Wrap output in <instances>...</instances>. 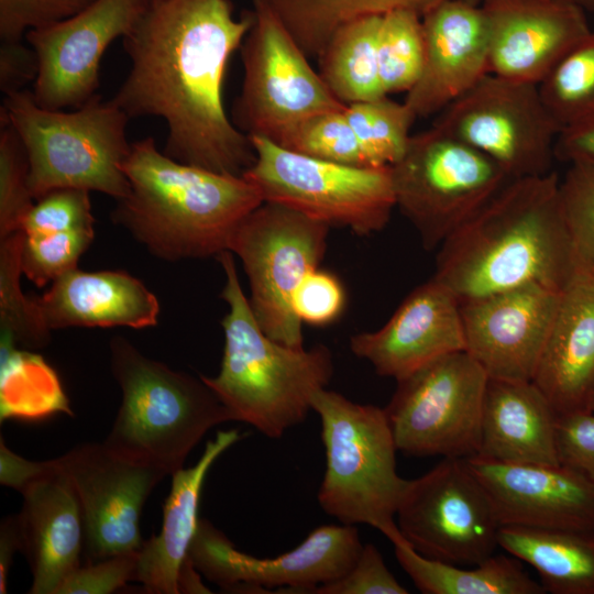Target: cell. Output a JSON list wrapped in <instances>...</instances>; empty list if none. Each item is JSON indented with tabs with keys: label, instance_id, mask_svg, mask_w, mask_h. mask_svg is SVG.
Returning <instances> with one entry per match:
<instances>
[{
	"label": "cell",
	"instance_id": "1",
	"mask_svg": "<svg viewBox=\"0 0 594 594\" xmlns=\"http://www.w3.org/2000/svg\"><path fill=\"white\" fill-rule=\"evenodd\" d=\"M251 25V11L235 18L229 0H146L123 37L131 69L112 101L130 119H164L169 157L242 176L255 152L227 114L222 92L229 59Z\"/></svg>",
	"mask_w": 594,
	"mask_h": 594
},
{
	"label": "cell",
	"instance_id": "2",
	"mask_svg": "<svg viewBox=\"0 0 594 594\" xmlns=\"http://www.w3.org/2000/svg\"><path fill=\"white\" fill-rule=\"evenodd\" d=\"M559 177L510 179L439 246L433 277L461 301L538 283L563 290L576 274Z\"/></svg>",
	"mask_w": 594,
	"mask_h": 594
},
{
	"label": "cell",
	"instance_id": "3",
	"mask_svg": "<svg viewBox=\"0 0 594 594\" xmlns=\"http://www.w3.org/2000/svg\"><path fill=\"white\" fill-rule=\"evenodd\" d=\"M121 168L130 191L117 200L111 220L167 262L229 251L242 220L263 202L243 176L180 163L160 152L152 136L131 143Z\"/></svg>",
	"mask_w": 594,
	"mask_h": 594
},
{
	"label": "cell",
	"instance_id": "4",
	"mask_svg": "<svg viewBox=\"0 0 594 594\" xmlns=\"http://www.w3.org/2000/svg\"><path fill=\"white\" fill-rule=\"evenodd\" d=\"M226 283L220 297L229 305L221 326L224 348L216 376L200 375L234 421L245 422L271 439H279L312 410L314 396L333 375L331 351L323 344L308 350L268 337L244 295L233 253L217 256Z\"/></svg>",
	"mask_w": 594,
	"mask_h": 594
},
{
	"label": "cell",
	"instance_id": "5",
	"mask_svg": "<svg viewBox=\"0 0 594 594\" xmlns=\"http://www.w3.org/2000/svg\"><path fill=\"white\" fill-rule=\"evenodd\" d=\"M109 351L122 402L103 443L116 453L172 475L210 429L234 421L200 376L144 355L120 336Z\"/></svg>",
	"mask_w": 594,
	"mask_h": 594
},
{
	"label": "cell",
	"instance_id": "6",
	"mask_svg": "<svg viewBox=\"0 0 594 594\" xmlns=\"http://www.w3.org/2000/svg\"><path fill=\"white\" fill-rule=\"evenodd\" d=\"M0 114L25 148L35 200L58 188L98 191L116 200L129 194L121 166L131 151L130 118L112 99L95 95L73 111L50 110L23 89L4 97Z\"/></svg>",
	"mask_w": 594,
	"mask_h": 594
},
{
	"label": "cell",
	"instance_id": "7",
	"mask_svg": "<svg viewBox=\"0 0 594 594\" xmlns=\"http://www.w3.org/2000/svg\"><path fill=\"white\" fill-rule=\"evenodd\" d=\"M321 425L326 471L322 510L343 525L365 524L393 544L406 541L396 514L409 484L397 472V447L384 408L320 389L312 399Z\"/></svg>",
	"mask_w": 594,
	"mask_h": 594
},
{
	"label": "cell",
	"instance_id": "8",
	"mask_svg": "<svg viewBox=\"0 0 594 594\" xmlns=\"http://www.w3.org/2000/svg\"><path fill=\"white\" fill-rule=\"evenodd\" d=\"M255 160L242 176L263 201L299 211L329 228L364 237L383 230L396 207L391 167L332 163L249 136Z\"/></svg>",
	"mask_w": 594,
	"mask_h": 594
},
{
	"label": "cell",
	"instance_id": "9",
	"mask_svg": "<svg viewBox=\"0 0 594 594\" xmlns=\"http://www.w3.org/2000/svg\"><path fill=\"white\" fill-rule=\"evenodd\" d=\"M396 207L435 250L512 179L491 158L440 128L411 134L391 167Z\"/></svg>",
	"mask_w": 594,
	"mask_h": 594
},
{
	"label": "cell",
	"instance_id": "10",
	"mask_svg": "<svg viewBox=\"0 0 594 594\" xmlns=\"http://www.w3.org/2000/svg\"><path fill=\"white\" fill-rule=\"evenodd\" d=\"M252 25L241 46L243 80L231 109L248 136L279 144L301 121L343 110L309 57L267 0H253Z\"/></svg>",
	"mask_w": 594,
	"mask_h": 594
},
{
	"label": "cell",
	"instance_id": "11",
	"mask_svg": "<svg viewBox=\"0 0 594 594\" xmlns=\"http://www.w3.org/2000/svg\"><path fill=\"white\" fill-rule=\"evenodd\" d=\"M329 230L299 211L263 201L231 239L229 251L243 264L249 302L258 324L268 337L288 346L304 348L293 297L304 277L319 268Z\"/></svg>",
	"mask_w": 594,
	"mask_h": 594
},
{
	"label": "cell",
	"instance_id": "12",
	"mask_svg": "<svg viewBox=\"0 0 594 594\" xmlns=\"http://www.w3.org/2000/svg\"><path fill=\"white\" fill-rule=\"evenodd\" d=\"M487 381V373L465 350L396 381L384 409L397 450L416 458L479 454Z\"/></svg>",
	"mask_w": 594,
	"mask_h": 594
},
{
	"label": "cell",
	"instance_id": "13",
	"mask_svg": "<svg viewBox=\"0 0 594 594\" xmlns=\"http://www.w3.org/2000/svg\"><path fill=\"white\" fill-rule=\"evenodd\" d=\"M432 124L491 158L512 179L552 172L560 129L538 85L487 74Z\"/></svg>",
	"mask_w": 594,
	"mask_h": 594
},
{
	"label": "cell",
	"instance_id": "14",
	"mask_svg": "<svg viewBox=\"0 0 594 594\" xmlns=\"http://www.w3.org/2000/svg\"><path fill=\"white\" fill-rule=\"evenodd\" d=\"M396 521L413 549L447 563L476 565L499 547L494 503L463 458H442L409 480Z\"/></svg>",
	"mask_w": 594,
	"mask_h": 594
},
{
	"label": "cell",
	"instance_id": "15",
	"mask_svg": "<svg viewBox=\"0 0 594 594\" xmlns=\"http://www.w3.org/2000/svg\"><path fill=\"white\" fill-rule=\"evenodd\" d=\"M362 548L353 525H323L288 552L256 558L239 551L221 530L200 518L188 558L222 590L264 593V588L285 587L286 592L312 593L349 572Z\"/></svg>",
	"mask_w": 594,
	"mask_h": 594
},
{
	"label": "cell",
	"instance_id": "16",
	"mask_svg": "<svg viewBox=\"0 0 594 594\" xmlns=\"http://www.w3.org/2000/svg\"><path fill=\"white\" fill-rule=\"evenodd\" d=\"M77 494L84 522V563L138 551L143 506L168 474L124 458L103 442H85L56 458Z\"/></svg>",
	"mask_w": 594,
	"mask_h": 594
},
{
	"label": "cell",
	"instance_id": "17",
	"mask_svg": "<svg viewBox=\"0 0 594 594\" xmlns=\"http://www.w3.org/2000/svg\"><path fill=\"white\" fill-rule=\"evenodd\" d=\"M146 0H95L80 12L26 32L38 59L32 91L50 110L79 108L99 87L101 58L140 19Z\"/></svg>",
	"mask_w": 594,
	"mask_h": 594
},
{
	"label": "cell",
	"instance_id": "18",
	"mask_svg": "<svg viewBox=\"0 0 594 594\" xmlns=\"http://www.w3.org/2000/svg\"><path fill=\"white\" fill-rule=\"evenodd\" d=\"M561 293L531 283L461 301L465 351L491 378L532 381Z\"/></svg>",
	"mask_w": 594,
	"mask_h": 594
},
{
	"label": "cell",
	"instance_id": "19",
	"mask_svg": "<svg viewBox=\"0 0 594 594\" xmlns=\"http://www.w3.org/2000/svg\"><path fill=\"white\" fill-rule=\"evenodd\" d=\"M490 74L539 85L592 30L570 0H483Z\"/></svg>",
	"mask_w": 594,
	"mask_h": 594
},
{
	"label": "cell",
	"instance_id": "20",
	"mask_svg": "<svg viewBox=\"0 0 594 594\" xmlns=\"http://www.w3.org/2000/svg\"><path fill=\"white\" fill-rule=\"evenodd\" d=\"M466 462L488 492L502 526L594 530V482L559 464Z\"/></svg>",
	"mask_w": 594,
	"mask_h": 594
},
{
	"label": "cell",
	"instance_id": "21",
	"mask_svg": "<svg viewBox=\"0 0 594 594\" xmlns=\"http://www.w3.org/2000/svg\"><path fill=\"white\" fill-rule=\"evenodd\" d=\"M350 349L378 375L398 381L440 356L465 350L460 300L432 276L383 327L353 334Z\"/></svg>",
	"mask_w": 594,
	"mask_h": 594
},
{
	"label": "cell",
	"instance_id": "22",
	"mask_svg": "<svg viewBox=\"0 0 594 594\" xmlns=\"http://www.w3.org/2000/svg\"><path fill=\"white\" fill-rule=\"evenodd\" d=\"M424 65L404 102L416 118L438 114L490 74L488 35L480 4L447 0L421 16Z\"/></svg>",
	"mask_w": 594,
	"mask_h": 594
},
{
	"label": "cell",
	"instance_id": "23",
	"mask_svg": "<svg viewBox=\"0 0 594 594\" xmlns=\"http://www.w3.org/2000/svg\"><path fill=\"white\" fill-rule=\"evenodd\" d=\"M21 552L31 573V594H56L82 560L84 522L79 501L56 459L20 491Z\"/></svg>",
	"mask_w": 594,
	"mask_h": 594
},
{
	"label": "cell",
	"instance_id": "24",
	"mask_svg": "<svg viewBox=\"0 0 594 594\" xmlns=\"http://www.w3.org/2000/svg\"><path fill=\"white\" fill-rule=\"evenodd\" d=\"M532 382L558 416L590 410L594 393V272L578 271L562 290Z\"/></svg>",
	"mask_w": 594,
	"mask_h": 594
},
{
	"label": "cell",
	"instance_id": "25",
	"mask_svg": "<svg viewBox=\"0 0 594 594\" xmlns=\"http://www.w3.org/2000/svg\"><path fill=\"white\" fill-rule=\"evenodd\" d=\"M34 300L51 331L70 327L142 329L155 326L160 314L156 296L123 271L84 272L76 267Z\"/></svg>",
	"mask_w": 594,
	"mask_h": 594
},
{
	"label": "cell",
	"instance_id": "26",
	"mask_svg": "<svg viewBox=\"0 0 594 594\" xmlns=\"http://www.w3.org/2000/svg\"><path fill=\"white\" fill-rule=\"evenodd\" d=\"M557 421L558 414L532 381L488 377L476 455L559 464Z\"/></svg>",
	"mask_w": 594,
	"mask_h": 594
},
{
	"label": "cell",
	"instance_id": "27",
	"mask_svg": "<svg viewBox=\"0 0 594 594\" xmlns=\"http://www.w3.org/2000/svg\"><path fill=\"white\" fill-rule=\"evenodd\" d=\"M244 438L239 429L219 431L206 443L195 465L172 474V486L163 507L160 532L144 540L138 551L135 581L145 593L178 594V576L198 528L199 501L211 465Z\"/></svg>",
	"mask_w": 594,
	"mask_h": 594
},
{
	"label": "cell",
	"instance_id": "28",
	"mask_svg": "<svg viewBox=\"0 0 594 594\" xmlns=\"http://www.w3.org/2000/svg\"><path fill=\"white\" fill-rule=\"evenodd\" d=\"M498 546L532 566L546 592L594 594V530L505 525Z\"/></svg>",
	"mask_w": 594,
	"mask_h": 594
},
{
	"label": "cell",
	"instance_id": "29",
	"mask_svg": "<svg viewBox=\"0 0 594 594\" xmlns=\"http://www.w3.org/2000/svg\"><path fill=\"white\" fill-rule=\"evenodd\" d=\"M395 557L424 594H543L544 587L535 581L515 557L493 554L474 565L447 563L427 558L407 541L395 543Z\"/></svg>",
	"mask_w": 594,
	"mask_h": 594
},
{
	"label": "cell",
	"instance_id": "30",
	"mask_svg": "<svg viewBox=\"0 0 594 594\" xmlns=\"http://www.w3.org/2000/svg\"><path fill=\"white\" fill-rule=\"evenodd\" d=\"M381 15H369L344 23L329 38L319 59V74L343 105L385 97L377 62Z\"/></svg>",
	"mask_w": 594,
	"mask_h": 594
},
{
	"label": "cell",
	"instance_id": "31",
	"mask_svg": "<svg viewBox=\"0 0 594 594\" xmlns=\"http://www.w3.org/2000/svg\"><path fill=\"white\" fill-rule=\"evenodd\" d=\"M308 57L321 54L338 28L352 20L408 10L420 16L447 0H267Z\"/></svg>",
	"mask_w": 594,
	"mask_h": 594
},
{
	"label": "cell",
	"instance_id": "32",
	"mask_svg": "<svg viewBox=\"0 0 594 594\" xmlns=\"http://www.w3.org/2000/svg\"><path fill=\"white\" fill-rule=\"evenodd\" d=\"M538 88L560 132L594 121V28Z\"/></svg>",
	"mask_w": 594,
	"mask_h": 594
},
{
	"label": "cell",
	"instance_id": "33",
	"mask_svg": "<svg viewBox=\"0 0 594 594\" xmlns=\"http://www.w3.org/2000/svg\"><path fill=\"white\" fill-rule=\"evenodd\" d=\"M22 240V231L0 239L1 351L14 350L16 344L38 349L51 340V330L44 324L34 297L23 295L20 287Z\"/></svg>",
	"mask_w": 594,
	"mask_h": 594
},
{
	"label": "cell",
	"instance_id": "34",
	"mask_svg": "<svg viewBox=\"0 0 594 594\" xmlns=\"http://www.w3.org/2000/svg\"><path fill=\"white\" fill-rule=\"evenodd\" d=\"M345 118L372 167H392L404 155L417 119L388 96L345 106Z\"/></svg>",
	"mask_w": 594,
	"mask_h": 594
},
{
	"label": "cell",
	"instance_id": "35",
	"mask_svg": "<svg viewBox=\"0 0 594 594\" xmlns=\"http://www.w3.org/2000/svg\"><path fill=\"white\" fill-rule=\"evenodd\" d=\"M421 16L408 10L381 15L377 34L378 74L383 92H408L419 79L424 65Z\"/></svg>",
	"mask_w": 594,
	"mask_h": 594
},
{
	"label": "cell",
	"instance_id": "36",
	"mask_svg": "<svg viewBox=\"0 0 594 594\" xmlns=\"http://www.w3.org/2000/svg\"><path fill=\"white\" fill-rule=\"evenodd\" d=\"M344 109L321 112L301 121L278 145L332 163L372 167L345 118Z\"/></svg>",
	"mask_w": 594,
	"mask_h": 594
},
{
	"label": "cell",
	"instance_id": "37",
	"mask_svg": "<svg viewBox=\"0 0 594 594\" xmlns=\"http://www.w3.org/2000/svg\"><path fill=\"white\" fill-rule=\"evenodd\" d=\"M559 205L579 271L594 272V161L569 163Z\"/></svg>",
	"mask_w": 594,
	"mask_h": 594
},
{
	"label": "cell",
	"instance_id": "38",
	"mask_svg": "<svg viewBox=\"0 0 594 594\" xmlns=\"http://www.w3.org/2000/svg\"><path fill=\"white\" fill-rule=\"evenodd\" d=\"M0 239L20 231L33 207L29 187V160L11 124L0 114Z\"/></svg>",
	"mask_w": 594,
	"mask_h": 594
},
{
	"label": "cell",
	"instance_id": "39",
	"mask_svg": "<svg viewBox=\"0 0 594 594\" xmlns=\"http://www.w3.org/2000/svg\"><path fill=\"white\" fill-rule=\"evenodd\" d=\"M95 238V229L50 234L23 233L20 262L23 275L37 287L77 267Z\"/></svg>",
	"mask_w": 594,
	"mask_h": 594
},
{
	"label": "cell",
	"instance_id": "40",
	"mask_svg": "<svg viewBox=\"0 0 594 594\" xmlns=\"http://www.w3.org/2000/svg\"><path fill=\"white\" fill-rule=\"evenodd\" d=\"M89 193L79 188H58L45 194L35 200L20 231L33 235L95 229Z\"/></svg>",
	"mask_w": 594,
	"mask_h": 594
},
{
	"label": "cell",
	"instance_id": "41",
	"mask_svg": "<svg viewBox=\"0 0 594 594\" xmlns=\"http://www.w3.org/2000/svg\"><path fill=\"white\" fill-rule=\"evenodd\" d=\"M95 0H0L1 41H21L28 31L65 20Z\"/></svg>",
	"mask_w": 594,
	"mask_h": 594
},
{
	"label": "cell",
	"instance_id": "42",
	"mask_svg": "<svg viewBox=\"0 0 594 594\" xmlns=\"http://www.w3.org/2000/svg\"><path fill=\"white\" fill-rule=\"evenodd\" d=\"M344 304L345 293L339 278L320 268L304 277L293 297V309L301 323L319 327L333 322Z\"/></svg>",
	"mask_w": 594,
	"mask_h": 594
},
{
	"label": "cell",
	"instance_id": "43",
	"mask_svg": "<svg viewBox=\"0 0 594 594\" xmlns=\"http://www.w3.org/2000/svg\"><path fill=\"white\" fill-rule=\"evenodd\" d=\"M314 594H407L373 543L363 544L353 566L343 576L319 585Z\"/></svg>",
	"mask_w": 594,
	"mask_h": 594
},
{
	"label": "cell",
	"instance_id": "44",
	"mask_svg": "<svg viewBox=\"0 0 594 594\" xmlns=\"http://www.w3.org/2000/svg\"><path fill=\"white\" fill-rule=\"evenodd\" d=\"M138 551L81 563L56 594H110L124 587L129 581H135Z\"/></svg>",
	"mask_w": 594,
	"mask_h": 594
},
{
	"label": "cell",
	"instance_id": "45",
	"mask_svg": "<svg viewBox=\"0 0 594 594\" xmlns=\"http://www.w3.org/2000/svg\"><path fill=\"white\" fill-rule=\"evenodd\" d=\"M559 462L594 482V411L558 416Z\"/></svg>",
	"mask_w": 594,
	"mask_h": 594
},
{
	"label": "cell",
	"instance_id": "46",
	"mask_svg": "<svg viewBox=\"0 0 594 594\" xmlns=\"http://www.w3.org/2000/svg\"><path fill=\"white\" fill-rule=\"evenodd\" d=\"M38 59L35 51L21 41H2L0 46V89L4 96L21 91L35 81Z\"/></svg>",
	"mask_w": 594,
	"mask_h": 594
},
{
	"label": "cell",
	"instance_id": "47",
	"mask_svg": "<svg viewBox=\"0 0 594 594\" xmlns=\"http://www.w3.org/2000/svg\"><path fill=\"white\" fill-rule=\"evenodd\" d=\"M47 461H30L11 451L1 437L0 440V483L20 492L30 481L45 472Z\"/></svg>",
	"mask_w": 594,
	"mask_h": 594
},
{
	"label": "cell",
	"instance_id": "48",
	"mask_svg": "<svg viewBox=\"0 0 594 594\" xmlns=\"http://www.w3.org/2000/svg\"><path fill=\"white\" fill-rule=\"evenodd\" d=\"M556 158L565 163L594 161V121L561 131Z\"/></svg>",
	"mask_w": 594,
	"mask_h": 594
},
{
	"label": "cell",
	"instance_id": "49",
	"mask_svg": "<svg viewBox=\"0 0 594 594\" xmlns=\"http://www.w3.org/2000/svg\"><path fill=\"white\" fill-rule=\"evenodd\" d=\"M21 550L18 515H9L0 524V594H6L8 575L16 551Z\"/></svg>",
	"mask_w": 594,
	"mask_h": 594
},
{
	"label": "cell",
	"instance_id": "50",
	"mask_svg": "<svg viewBox=\"0 0 594 594\" xmlns=\"http://www.w3.org/2000/svg\"><path fill=\"white\" fill-rule=\"evenodd\" d=\"M178 594H206L211 593L201 582L200 572L195 568L190 559L184 563L178 576Z\"/></svg>",
	"mask_w": 594,
	"mask_h": 594
},
{
	"label": "cell",
	"instance_id": "51",
	"mask_svg": "<svg viewBox=\"0 0 594 594\" xmlns=\"http://www.w3.org/2000/svg\"><path fill=\"white\" fill-rule=\"evenodd\" d=\"M473 4H480L483 0H466ZM580 7H582L584 10L594 11V0H570Z\"/></svg>",
	"mask_w": 594,
	"mask_h": 594
},
{
	"label": "cell",
	"instance_id": "52",
	"mask_svg": "<svg viewBox=\"0 0 594 594\" xmlns=\"http://www.w3.org/2000/svg\"><path fill=\"white\" fill-rule=\"evenodd\" d=\"M590 410L594 411V393H593L592 398H591Z\"/></svg>",
	"mask_w": 594,
	"mask_h": 594
}]
</instances>
